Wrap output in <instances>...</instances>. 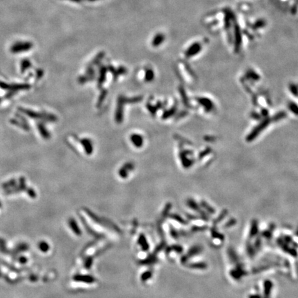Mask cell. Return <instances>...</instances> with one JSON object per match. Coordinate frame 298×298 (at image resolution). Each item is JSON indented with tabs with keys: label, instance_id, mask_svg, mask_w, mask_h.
<instances>
[{
	"label": "cell",
	"instance_id": "obj_1",
	"mask_svg": "<svg viewBox=\"0 0 298 298\" xmlns=\"http://www.w3.org/2000/svg\"><path fill=\"white\" fill-rule=\"evenodd\" d=\"M32 47V44L29 42H18L12 46L11 51L14 53L27 51Z\"/></svg>",
	"mask_w": 298,
	"mask_h": 298
},
{
	"label": "cell",
	"instance_id": "obj_2",
	"mask_svg": "<svg viewBox=\"0 0 298 298\" xmlns=\"http://www.w3.org/2000/svg\"><path fill=\"white\" fill-rule=\"evenodd\" d=\"M234 33H235V47L239 48V46L241 45V33L240 27H239V24L237 21H234Z\"/></svg>",
	"mask_w": 298,
	"mask_h": 298
},
{
	"label": "cell",
	"instance_id": "obj_3",
	"mask_svg": "<svg viewBox=\"0 0 298 298\" xmlns=\"http://www.w3.org/2000/svg\"><path fill=\"white\" fill-rule=\"evenodd\" d=\"M202 49V46L199 43H195L191 46H190L189 50H187L186 55L187 56H193L199 53Z\"/></svg>",
	"mask_w": 298,
	"mask_h": 298
},
{
	"label": "cell",
	"instance_id": "obj_4",
	"mask_svg": "<svg viewBox=\"0 0 298 298\" xmlns=\"http://www.w3.org/2000/svg\"><path fill=\"white\" fill-rule=\"evenodd\" d=\"M1 86L4 89H27L29 86L27 84H13V85H7L6 84H2Z\"/></svg>",
	"mask_w": 298,
	"mask_h": 298
},
{
	"label": "cell",
	"instance_id": "obj_5",
	"mask_svg": "<svg viewBox=\"0 0 298 298\" xmlns=\"http://www.w3.org/2000/svg\"><path fill=\"white\" fill-rule=\"evenodd\" d=\"M165 37L163 35L162 33H158L154 37L153 41H152V44L153 46H160L161 44H162L164 41Z\"/></svg>",
	"mask_w": 298,
	"mask_h": 298
},
{
	"label": "cell",
	"instance_id": "obj_6",
	"mask_svg": "<svg viewBox=\"0 0 298 298\" xmlns=\"http://www.w3.org/2000/svg\"><path fill=\"white\" fill-rule=\"evenodd\" d=\"M266 25H267L266 21L264 20V19H258V20H257L255 23H254L253 26V29H255V30H257V29H259V28H264Z\"/></svg>",
	"mask_w": 298,
	"mask_h": 298
},
{
	"label": "cell",
	"instance_id": "obj_7",
	"mask_svg": "<svg viewBox=\"0 0 298 298\" xmlns=\"http://www.w3.org/2000/svg\"><path fill=\"white\" fill-rule=\"evenodd\" d=\"M231 18H229L227 15H225V16H224V28H225L226 30H228V29L231 28Z\"/></svg>",
	"mask_w": 298,
	"mask_h": 298
},
{
	"label": "cell",
	"instance_id": "obj_8",
	"mask_svg": "<svg viewBox=\"0 0 298 298\" xmlns=\"http://www.w3.org/2000/svg\"><path fill=\"white\" fill-rule=\"evenodd\" d=\"M69 1L75 2V3H81V2H82L84 0H69Z\"/></svg>",
	"mask_w": 298,
	"mask_h": 298
},
{
	"label": "cell",
	"instance_id": "obj_9",
	"mask_svg": "<svg viewBox=\"0 0 298 298\" xmlns=\"http://www.w3.org/2000/svg\"><path fill=\"white\" fill-rule=\"evenodd\" d=\"M87 1L90 2H96V1H97V0H87Z\"/></svg>",
	"mask_w": 298,
	"mask_h": 298
}]
</instances>
